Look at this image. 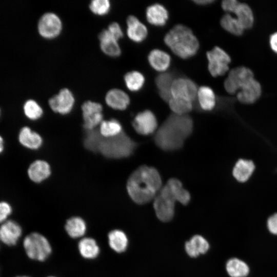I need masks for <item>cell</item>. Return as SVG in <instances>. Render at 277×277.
I'll list each match as a JSON object with an SVG mask.
<instances>
[{
	"instance_id": "1",
	"label": "cell",
	"mask_w": 277,
	"mask_h": 277,
	"mask_svg": "<svg viewBox=\"0 0 277 277\" xmlns=\"http://www.w3.org/2000/svg\"><path fill=\"white\" fill-rule=\"evenodd\" d=\"M193 130V121L189 115L171 113L153 134L155 145L165 152L182 149Z\"/></svg>"
},
{
	"instance_id": "2",
	"label": "cell",
	"mask_w": 277,
	"mask_h": 277,
	"mask_svg": "<svg viewBox=\"0 0 277 277\" xmlns=\"http://www.w3.org/2000/svg\"><path fill=\"white\" fill-rule=\"evenodd\" d=\"M163 186L158 170L154 167L143 165L130 174L126 188L130 197L134 203L144 205L153 201Z\"/></svg>"
},
{
	"instance_id": "3",
	"label": "cell",
	"mask_w": 277,
	"mask_h": 277,
	"mask_svg": "<svg viewBox=\"0 0 277 277\" xmlns=\"http://www.w3.org/2000/svg\"><path fill=\"white\" fill-rule=\"evenodd\" d=\"M164 41L174 54L182 59L194 56L200 48L199 40L191 29L182 24L174 26L165 34Z\"/></svg>"
},
{
	"instance_id": "4",
	"label": "cell",
	"mask_w": 277,
	"mask_h": 277,
	"mask_svg": "<svg viewBox=\"0 0 277 277\" xmlns=\"http://www.w3.org/2000/svg\"><path fill=\"white\" fill-rule=\"evenodd\" d=\"M137 145L136 142L123 131L114 136H103L97 152L107 158L124 159L132 155Z\"/></svg>"
},
{
	"instance_id": "5",
	"label": "cell",
	"mask_w": 277,
	"mask_h": 277,
	"mask_svg": "<svg viewBox=\"0 0 277 277\" xmlns=\"http://www.w3.org/2000/svg\"><path fill=\"white\" fill-rule=\"evenodd\" d=\"M23 247L29 258L41 262L46 260L52 252L47 239L37 232H32L25 237Z\"/></svg>"
},
{
	"instance_id": "6",
	"label": "cell",
	"mask_w": 277,
	"mask_h": 277,
	"mask_svg": "<svg viewBox=\"0 0 277 277\" xmlns=\"http://www.w3.org/2000/svg\"><path fill=\"white\" fill-rule=\"evenodd\" d=\"M175 203L167 185H163L153 200V206L157 219L163 222L171 221L174 215Z\"/></svg>"
},
{
	"instance_id": "7",
	"label": "cell",
	"mask_w": 277,
	"mask_h": 277,
	"mask_svg": "<svg viewBox=\"0 0 277 277\" xmlns=\"http://www.w3.org/2000/svg\"><path fill=\"white\" fill-rule=\"evenodd\" d=\"M208 61V70L213 77L223 76L230 70L231 58L223 48L214 46L206 52Z\"/></svg>"
},
{
	"instance_id": "8",
	"label": "cell",
	"mask_w": 277,
	"mask_h": 277,
	"mask_svg": "<svg viewBox=\"0 0 277 277\" xmlns=\"http://www.w3.org/2000/svg\"><path fill=\"white\" fill-rule=\"evenodd\" d=\"M254 77L251 69L240 66L230 69L224 82V88L229 94H236L248 81Z\"/></svg>"
},
{
	"instance_id": "9",
	"label": "cell",
	"mask_w": 277,
	"mask_h": 277,
	"mask_svg": "<svg viewBox=\"0 0 277 277\" xmlns=\"http://www.w3.org/2000/svg\"><path fill=\"white\" fill-rule=\"evenodd\" d=\"M37 29L40 35L44 38L54 39L58 36L62 31V21L56 13L48 12L40 17Z\"/></svg>"
},
{
	"instance_id": "10",
	"label": "cell",
	"mask_w": 277,
	"mask_h": 277,
	"mask_svg": "<svg viewBox=\"0 0 277 277\" xmlns=\"http://www.w3.org/2000/svg\"><path fill=\"white\" fill-rule=\"evenodd\" d=\"M172 97L184 98L194 103L196 100L198 88L192 80L185 77L175 78L171 87Z\"/></svg>"
},
{
	"instance_id": "11",
	"label": "cell",
	"mask_w": 277,
	"mask_h": 277,
	"mask_svg": "<svg viewBox=\"0 0 277 277\" xmlns=\"http://www.w3.org/2000/svg\"><path fill=\"white\" fill-rule=\"evenodd\" d=\"M132 125L134 130L142 135L153 134L158 128L156 116L152 111L147 109L135 116Z\"/></svg>"
},
{
	"instance_id": "12",
	"label": "cell",
	"mask_w": 277,
	"mask_h": 277,
	"mask_svg": "<svg viewBox=\"0 0 277 277\" xmlns=\"http://www.w3.org/2000/svg\"><path fill=\"white\" fill-rule=\"evenodd\" d=\"M84 121L83 127L85 130L96 128L103 121V106L97 102L87 101L82 105Z\"/></svg>"
},
{
	"instance_id": "13",
	"label": "cell",
	"mask_w": 277,
	"mask_h": 277,
	"mask_svg": "<svg viewBox=\"0 0 277 277\" xmlns=\"http://www.w3.org/2000/svg\"><path fill=\"white\" fill-rule=\"evenodd\" d=\"M75 103V97L72 91L68 88L61 89L49 98L48 104L52 111L64 115L70 112Z\"/></svg>"
},
{
	"instance_id": "14",
	"label": "cell",
	"mask_w": 277,
	"mask_h": 277,
	"mask_svg": "<svg viewBox=\"0 0 277 277\" xmlns=\"http://www.w3.org/2000/svg\"><path fill=\"white\" fill-rule=\"evenodd\" d=\"M262 94V85L254 77L245 84L235 95L237 100L240 103L251 105L260 98Z\"/></svg>"
},
{
	"instance_id": "15",
	"label": "cell",
	"mask_w": 277,
	"mask_h": 277,
	"mask_svg": "<svg viewBox=\"0 0 277 277\" xmlns=\"http://www.w3.org/2000/svg\"><path fill=\"white\" fill-rule=\"evenodd\" d=\"M22 234L21 226L13 220H7L0 226V241L6 245H15Z\"/></svg>"
},
{
	"instance_id": "16",
	"label": "cell",
	"mask_w": 277,
	"mask_h": 277,
	"mask_svg": "<svg viewBox=\"0 0 277 277\" xmlns=\"http://www.w3.org/2000/svg\"><path fill=\"white\" fill-rule=\"evenodd\" d=\"M127 35L128 38L136 43L144 41L148 35L146 26L133 15H129L126 19Z\"/></svg>"
},
{
	"instance_id": "17",
	"label": "cell",
	"mask_w": 277,
	"mask_h": 277,
	"mask_svg": "<svg viewBox=\"0 0 277 277\" xmlns=\"http://www.w3.org/2000/svg\"><path fill=\"white\" fill-rule=\"evenodd\" d=\"M146 18L147 22L154 26L163 27L169 19V12L162 4L154 3L149 5L146 9Z\"/></svg>"
},
{
	"instance_id": "18",
	"label": "cell",
	"mask_w": 277,
	"mask_h": 277,
	"mask_svg": "<svg viewBox=\"0 0 277 277\" xmlns=\"http://www.w3.org/2000/svg\"><path fill=\"white\" fill-rule=\"evenodd\" d=\"M105 100L109 107L118 110L126 109L130 103L128 94L118 88L109 90L106 94Z\"/></svg>"
},
{
	"instance_id": "19",
	"label": "cell",
	"mask_w": 277,
	"mask_h": 277,
	"mask_svg": "<svg viewBox=\"0 0 277 277\" xmlns=\"http://www.w3.org/2000/svg\"><path fill=\"white\" fill-rule=\"evenodd\" d=\"M147 60L153 69L162 73L167 70L171 63L170 55L159 49L151 50L148 53Z\"/></svg>"
},
{
	"instance_id": "20",
	"label": "cell",
	"mask_w": 277,
	"mask_h": 277,
	"mask_svg": "<svg viewBox=\"0 0 277 277\" xmlns=\"http://www.w3.org/2000/svg\"><path fill=\"white\" fill-rule=\"evenodd\" d=\"M255 169L254 162L245 159H240L235 163L232 170L233 177L239 183L247 182Z\"/></svg>"
},
{
	"instance_id": "21",
	"label": "cell",
	"mask_w": 277,
	"mask_h": 277,
	"mask_svg": "<svg viewBox=\"0 0 277 277\" xmlns=\"http://www.w3.org/2000/svg\"><path fill=\"white\" fill-rule=\"evenodd\" d=\"M196 100L197 106L204 111H212L216 106V95L213 89L207 86H202L198 88Z\"/></svg>"
},
{
	"instance_id": "22",
	"label": "cell",
	"mask_w": 277,
	"mask_h": 277,
	"mask_svg": "<svg viewBox=\"0 0 277 277\" xmlns=\"http://www.w3.org/2000/svg\"><path fill=\"white\" fill-rule=\"evenodd\" d=\"M100 46L102 52L106 55L116 57L121 54V48L118 41L109 33L107 29H103L98 34Z\"/></svg>"
},
{
	"instance_id": "23",
	"label": "cell",
	"mask_w": 277,
	"mask_h": 277,
	"mask_svg": "<svg viewBox=\"0 0 277 277\" xmlns=\"http://www.w3.org/2000/svg\"><path fill=\"white\" fill-rule=\"evenodd\" d=\"M27 174L31 181L39 183L49 176L51 174L50 167L47 162L37 160L30 165Z\"/></svg>"
},
{
	"instance_id": "24",
	"label": "cell",
	"mask_w": 277,
	"mask_h": 277,
	"mask_svg": "<svg viewBox=\"0 0 277 277\" xmlns=\"http://www.w3.org/2000/svg\"><path fill=\"white\" fill-rule=\"evenodd\" d=\"M18 140L23 147L31 150L38 149L43 143L41 135L28 126L23 127L20 129Z\"/></svg>"
},
{
	"instance_id": "25",
	"label": "cell",
	"mask_w": 277,
	"mask_h": 277,
	"mask_svg": "<svg viewBox=\"0 0 277 277\" xmlns=\"http://www.w3.org/2000/svg\"><path fill=\"white\" fill-rule=\"evenodd\" d=\"M174 201L187 205L191 200L190 192L184 188L181 181L177 178L169 179L166 184Z\"/></svg>"
},
{
	"instance_id": "26",
	"label": "cell",
	"mask_w": 277,
	"mask_h": 277,
	"mask_svg": "<svg viewBox=\"0 0 277 277\" xmlns=\"http://www.w3.org/2000/svg\"><path fill=\"white\" fill-rule=\"evenodd\" d=\"M232 14L245 30L253 27L255 22L254 14L252 9L247 3L240 2Z\"/></svg>"
},
{
	"instance_id": "27",
	"label": "cell",
	"mask_w": 277,
	"mask_h": 277,
	"mask_svg": "<svg viewBox=\"0 0 277 277\" xmlns=\"http://www.w3.org/2000/svg\"><path fill=\"white\" fill-rule=\"evenodd\" d=\"M174 78L172 73L166 72L159 74L155 78L159 95L167 103L172 97L170 89Z\"/></svg>"
},
{
	"instance_id": "28",
	"label": "cell",
	"mask_w": 277,
	"mask_h": 277,
	"mask_svg": "<svg viewBox=\"0 0 277 277\" xmlns=\"http://www.w3.org/2000/svg\"><path fill=\"white\" fill-rule=\"evenodd\" d=\"M185 248L187 254L191 258H196L204 254L209 248L208 241L200 235H195L185 243Z\"/></svg>"
},
{
	"instance_id": "29",
	"label": "cell",
	"mask_w": 277,
	"mask_h": 277,
	"mask_svg": "<svg viewBox=\"0 0 277 277\" xmlns=\"http://www.w3.org/2000/svg\"><path fill=\"white\" fill-rule=\"evenodd\" d=\"M108 244L110 248L117 253L124 252L128 245V238L121 230L114 229L108 234Z\"/></svg>"
},
{
	"instance_id": "30",
	"label": "cell",
	"mask_w": 277,
	"mask_h": 277,
	"mask_svg": "<svg viewBox=\"0 0 277 277\" xmlns=\"http://www.w3.org/2000/svg\"><path fill=\"white\" fill-rule=\"evenodd\" d=\"M222 28L227 32L236 36H242L245 30L234 15L225 13L220 21Z\"/></svg>"
},
{
	"instance_id": "31",
	"label": "cell",
	"mask_w": 277,
	"mask_h": 277,
	"mask_svg": "<svg viewBox=\"0 0 277 277\" xmlns=\"http://www.w3.org/2000/svg\"><path fill=\"white\" fill-rule=\"evenodd\" d=\"M226 270L230 277H247L250 272L248 264L236 258L228 260L226 264Z\"/></svg>"
},
{
	"instance_id": "32",
	"label": "cell",
	"mask_w": 277,
	"mask_h": 277,
	"mask_svg": "<svg viewBox=\"0 0 277 277\" xmlns=\"http://www.w3.org/2000/svg\"><path fill=\"white\" fill-rule=\"evenodd\" d=\"M81 256L86 259H94L100 254V249L96 241L91 238H84L78 244Z\"/></svg>"
},
{
	"instance_id": "33",
	"label": "cell",
	"mask_w": 277,
	"mask_h": 277,
	"mask_svg": "<svg viewBox=\"0 0 277 277\" xmlns=\"http://www.w3.org/2000/svg\"><path fill=\"white\" fill-rule=\"evenodd\" d=\"M65 229L71 238L76 239L85 234L87 226L85 221L82 218L73 216L66 221Z\"/></svg>"
},
{
	"instance_id": "34",
	"label": "cell",
	"mask_w": 277,
	"mask_h": 277,
	"mask_svg": "<svg viewBox=\"0 0 277 277\" xmlns=\"http://www.w3.org/2000/svg\"><path fill=\"white\" fill-rule=\"evenodd\" d=\"M124 80L127 88L133 92L141 90L145 83V77L143 74L136 70L127 72L124 75Z\"/></svg>"
},
{
	"instance_id": "35",
	"label": "cell",
	"mask_w": 277,
	"mask_h": 277,
	"mask_svg": "<svg viewBox=\"0 0 277 277\" xmlns=\"http://www.w3.org/2000/svg\"><path fill=\"white\" fill-rule=\"evenodd\" d=\"M168 104L172 113L179 115L189 114L194 107L193 102L179 97H172Z\"/></svg>"
},
{
	"instance_id": "36",
	"label": "cell",
	"mask_w": 277,
	"mask_h": 277,
	"mask_svg": "<svg viewBox=\"0 0 277 277\" xmlns=\"http://www.w3.org/2000/svg\"><path fill=\"white\" fill-rule=\"evenodd\" d=\"M99 130L101 135L105 137L114 136L123 131L121 124L114 118L103 121Z\"/></svg>"
},
{
	"instance_id": "37",
	"label": "cell",
	"mask_w": 277,
	"mask_h": 277,
	"mask_svg": "<svg viewBox=\"0 0 277 277\" xmlns=\"http://www.w3.org/2000/svg\"><path fill=\"white\" fill-rule=\"evenodd\" d=\"M85 131L84 139L85 147L92 152H97L100 142L103 137L99 129L96 128L92 130H87Z\"/></svg>"
},
{
	"instance_id": "38",
	"label": "cell",
	"mask_w": 277,
	"mask_h": 277,
	"mask_svg": "<svg viewBox=\"0 0 277 277\" xmlns=\"http://www.w3.org/2000/svg\"><path fill=\"white\" fill-rule=\"evenodd\" d=\"M24 112L26 116L31 120L39 119L43 114L41 106L33 100H28L24 105Z\"/></svg>"
},
{
	"instance_id": "39",
	"label": "cell",
	"mask_w": 277,
	"mask_h": 277,
	"mask_svg": "<svg viewBox=\"0 0 277 277\" xmlns=\"http://www.w3.org/2000/svg\"><path fill=\"white\" fill-rule=\"evenodd\" d=\"M89 7L93 13L104 16L110 11L111 3L109 0H93L90 2Z\"/></svg>"
},
{
	"instance_id": "40",
	"label": "cell",
	"mask_w": 277,
	"mask_h": 277,
	"mask_svg": "<svg viewBox=\"0 0 277 277\" xmlns=\"http://www.w3.org/2000/svg\"><path fill=\"white\" fill-rule=\"evenodd\" d=\"M106 29L111 36L117 41H119L124 36L123 30L120 24L117 22L111 23Z\"/></svg>"
},
{
	"instance_id": "41",
	"label": "cell",
	"mask_w": 277,
	"mask_h": 277,
	"mask_svg": "<svg viewBox=\"0 0 277 277\" xmlns=\"http://www.w3.org/2000/svg\"><path fill=\"white\" fill-rule=\"evenodd\" d=\"M12 212L11 205L5 201H0V224L7 220Z\"/></svg>"
},
{
	"instance_id": "42",
	"label": "cell",
	"mask_w": 277,
	"mask_h": 277,
	"mask_svg": "<svg viewBox=\"0 0 277 277\" xmlns=\"http://www.w3.org/2000/svg\"><path fill=\"white\" fill-rule=\"evenodd\" d=\"M239 2L237 0H224L221 3V7L226 13L232 14Z\"/></svg>"
},
{
	"instance_id": "43",
	"label": "cell",
	"mask_w": 277,
	"mask_h": 277,
	"mask_svg": "<svg viewBox=\"0 0 277 277\" xmlns=\"http://www.w3.org/2000/svg\"><path fill=\"white\" fill-rule=\"evenodd\" d=\"M266 225L269 232L273 235H277V212L268 217Z\"/></svg>"
},
{
	"instance_id": "44",
	"label": "cell",
	"mask_w": 277,
	"mask_h": 277,
	"mask_svg": "<svg viewBox=\"0 0 277 277\" xmlns=\"http://www.w3.org/2000/svg\"><path fill=\"white\" fill-rule=\"evenodd\" d=\"M269 46L271 50L277 54V31L273 32L270 35Z\"/></svg>"
},
{
	"instance_id": "45",
	"label": "cell",
	"mask_w": 277,
	"mask_h": 277,
	"mask_svg": "<svg viewBox=\"0 0 277 277\" xmlns=\"http://www.w3.org/2000/svg\"><path fill=\"white\" fill-rule=\"evenodd\" d=\"M193 2L196 5L204 6L211 5L212 3L214 2V1L213 0H197V1H193Z\"/></svg>"
},
{
	"instance_id": "46",
	"label": "cell",
	"mask_w": 277,
	"mask_h": 277,
	"mask_svg": "<svg viewBox=\"0 0 277 277\" xmlns=\"http://www.w3.org/2000/svg\"><path fill=\"white\" fill-rule=\"evenodd\" d=\"M4 140L2 135H0V154L2 153L4 150Z\"/></svg>"
},
{
	"instance_id": "47",
	"label": "cell",
	"mask_w": 277,
	"mask_h": 277,
	"mask_svg": "<svg viewBox=\"0 0 277 277\" xmlns=\"http://www.w3.org/2000/svg\"><path fill=\"white\" fill-rule=\"evenodd\" d=\"M15 277H30V276H27V275H20V276H16Z\"/></svg>"
},
{
	"instance_id": "48",
	"label": "cell",
	"mask_w": 277,
	"mask_h": 277,
	"mask_svg": "<svg viewBox=\"0 0 277 277\" xmlns=\"http://www.w3.org/2000/svg\"><path fill=\"white\" fill-rule=\"evenodd\" d=\"M1 109L0 108V117H1Z\"/></svg>"
},
{
	"instance_id": "49",
	"label": "cell",
	"mask_w": 277,
	"mask_h": 277,
	"mask_svg": "<svg viewBox=\"0 0 277 277\" xmlns=\"http://www.w3.org/2000/svg\"><path fill=\"white\" fill-rule=\"evenodd\" d=\"M48 277H55V276H48Z\"/></svg>"
}]
</instances>
